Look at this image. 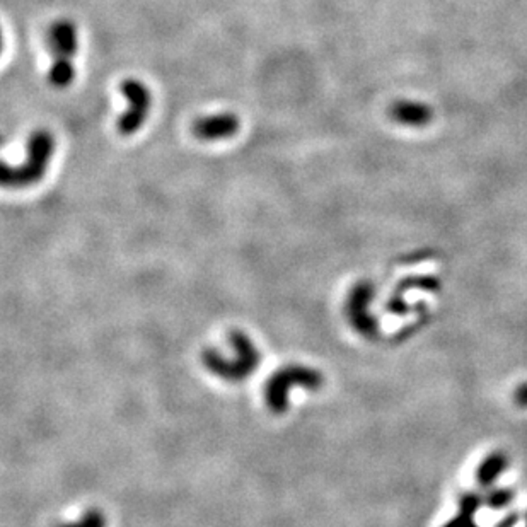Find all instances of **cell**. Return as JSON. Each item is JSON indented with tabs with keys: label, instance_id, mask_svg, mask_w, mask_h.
I'll list each match as a JSON object with an SVG mask.
<instances>
[{
	"label": "cell",
	"instance_id": "cell-17",
	"mask_svg": "<svg viewBox=\"0 0 527 527\" xmlns=\"http://www.w3.org/2000/svg\"><path fill=\"white\" fill-rule=\"evenodd\" d=\"M526 527H527V517H526Z\"/></svg>",
	"mask_w": 527,
	"mask_h": 527
},
{
	"label": "cell",
	"instance_id": "cell-14",
	"mask_svg": "<svg viewBox=\"0 0 527 527\" xmlns=\"http://www.w3.org/2000/svg\"><path fill=\"white\" fill-rule=\"evenodd\" d=\"M514 401L515 405H519L521 408H527V382L521 384L514 392Z\"/></svg>",
	"mask_w": 527,
	"mask_h": 527
},
{
	"label": "cell",
	"instance_id": "cell-15",
	"mask_svg": "<svg viewBox=\"0 0 527 527\" xmlns=\"http://www.w3.org/2000/svg\"><path fill=\"white\" fill-rule=\"evenodd\" d=\"M389 311L394 312V314H406V312H408V306H406L405 300L392 299V302L389 304Z\"/></svg>",
	"mask_w": 527,
	"mask_h": 527
},
{
	"label": "cell",
	"instance_id": "cell-5",
	"mask_svg": "<svg viewBox=\"0 0 527 527\" xmlns=\"http://www.w3.org/2000/svg\"><path fill=\"white\" fill-rule=\"evenodd\" d=\"M294 384L309 387V389H316V387H319L323 384V378H321L319 372L314 371V368H307L302 366H291L282 368L279 374L273 375L267 387L268 405H270L275 413H280V411H283L287 408L285 406L287 405L288 396L287 391Z\"/></svg>",
	"mask_w": 527,
	"mask_h": 527
},
{
	"label": "cell",
	"instance_id": "cell-16",
	"mask_svg": "<svg viewBox=\"0 0 527 527\" xmlns=\"http://www.w3.org/2000/svg\"><path fill=\"white\" fill-rule=\"evenodd\" d=\"M519 521H521V519H519V514H509V515H505V517H503L495 527H515L519 524Z\"/></svg>",
	"mask_w": 527,
	"mask_h": 527
},
{
	"label": "cell",
	"instance_id": "cell-12",
	"mask_svg": "<svg viewBox=\"0 0 527 527\" xmlns=\"http://www.w3.org/2000/svg\"><path fill=\"white\" fill-rule=\"evenodd\" d=\"M442 527H479V526H476V522H474L473 514H467V512H462V510H459V514L455 515L453 521H449Z\"/></svg>",
	"mask_w": 527,
	"mask_h": 527
},
{
	"label": "cell",
	"instance_id": "cell-9",
	"mask_svg": "<svg viewBox=\"0 0 527 527\" xmlns=\"http://www.w3.org/2000/svg\"><path fill=\"white\" fill-rule=\"evenodd\" d=\"M514 500V491L507 490V488H497L491 490L488 495H486L485 503L491 509H503V507L509 505L510 502Z\"/></svg>",
	"mask_w": 527,
	"mask_h": 527
},
{
	"label": "cell",
	"instance_id": "cell-10",
	"mask_svg": "<svg viewBox=\"0 0 527 527\" xmlns=\"http://www.w3.org/2000/svg\"><path fill=\"white\" fill-rule=\"evenodd\" d=\"M401 288H423V291H437L439 282L430 276H418V279H410L405 280L401 283Z\"/></svg>",
	"mask_w": 527,
	"mask_h": 527
},
{
	"label": "cell",
	"instance_id": "cell-13",
	"mask_svg": "<svg viewBox=\"0 0 527 527\" xmlns=\"http://www.w3.org/2000/svg\"><path fill=\"white\" fill-rule=\"evenodd\" d=\"M63 527H105V519H102V515L96 512V510H93V512H87L84 521H81L79 524Z\"/></svg>",
	"mask_w": 527,
	"mask_h": 527
},
{
	"label": "cell",
	"instance_id": "cell-4",
	"mask_svg": "<svg viewBox=\"0 0 527 527\" xmlns=\"http://www.w3.org/2000/svg\"><path fill=\"white\" fill-rule=\"evenodd\" d=\"M120 93L128 102V108L118 118L116 130L121 137H132L147 121L150 108H152V93L144 82L133 77L121 82Z\"/></svg>",
	"mask_w": 527,
	"mask_h": 527
},
{
	"label": "cell",
	"instance_id": "cell-8",
	"mask_svg": "<svg viewBox=\"0 0 527 527\" xmlns=\"http://www.w3.org/2000/svg\"><path fill=\"white\" fill-rule=\"evenodd\" d=\"M507 467H509V459L505 454L493 453L486 455L476 469V481L483 488L491 486L502 476L503 471H507Z\"/></svg>",
	"mask_w": 527,
	"mask_h": 527
},
{
	"label": "cell",
	"instance_id": "cell-2",
	"mask_svg": "<svg viewBox=\"0 0 527 527\" xmlns=\"http://www.w3.org/2000/svg\"><path fill=\"white\" fill-rule=\"evenodd\" d=\"M51 67L48 82L55 89H67L75 79L74 58L79 50L77 26L70 19H57L48 31Z\"/></svg>",
	"mask_w": 527,
	"mask_h": 527
},
{
	"label": "cell",
	"instance_id": "cell-6",
	"mask_svg": "<svg viewBox=\"0 0 527 527\" xmlns=\"http://www.w3.org/2000/svg\"><path fill=\"white\" fill-rule=\"evenodd\" d=\"M241 128V118L232 111H222V113L205 114V116H198L193 121V135L198 140L204 142H217V140H227L232 138L239 132Z\"/></svg>",
	"mask_w": 527,
	"mask_h": 527
},
{
	"label": "cell",
	"instance_id": "cell-1",
	"mask_svg": "<svg viewBox=\"0 0 527 527\" xmlns=\"http://www.w3.org/2000/svg\"><path fill=\"white\" fill-rule=\"evenodd\" d=\"M55 152L53 133L38 128L27 138L26 161L19 166L4 164L0 181L6 188H26L43 180Z\"/></svg>",
	"mask_w": 527,
	"mask_h": 527
},
{
	"label": "cell",
	"instance_id": "cell-3",
	"mask_svg": "<svg viewBox=\"0 0 527 527\" xmlns=\"http://www.w3.org/2000/svg\"><path fill=\"white\" fill-rule=\"evenodd\" d=\"M231 342L236 348V354L232 356H224L222 354H217L215 350H208L204 355V360L213 374L227 380H241L255 371L258 362H260V354H258L255 345L249 342L248 336H244L243 333H234Z\"/></svg>",
	"mask_w": 527,
	"mask_h": 527
},
{
	"label": "cell",
	"instance_id": "cell-7",
	"mask_svg": "<svg viewBox=\"0 0 527 527\" xmlns=\"http://www.w3.org/2000/svg\"><path fill=\"white\" fill-rule=\"evenodd\" d=\"M374 292L372 287L367 283H360L359 287L354 288L350 297V304H348V312H350V318L354 326L363 335H374L378 330V323L372 318L371 312L367 311L371 306V300Z\"/></svg>",
	"mask_w": 527,
	"mask_h": 527
},
{
	"label": "cell",
	"instance_id": "cell-11",
	"mask_svg": "<svg viewBox=\"0 0 527 527\" xmlns=\"http://www.w3.org/2000/svg\"><path fill=\"white\" fill-rule=\"evenodd\" d=\"M483 500L478 497L476 493H465L461 498H459V510L467 514H476L478 509L481 507Z\"/></svg>",
	"mask_w": 527,
	"mask_h": 527
}]
</instances>
